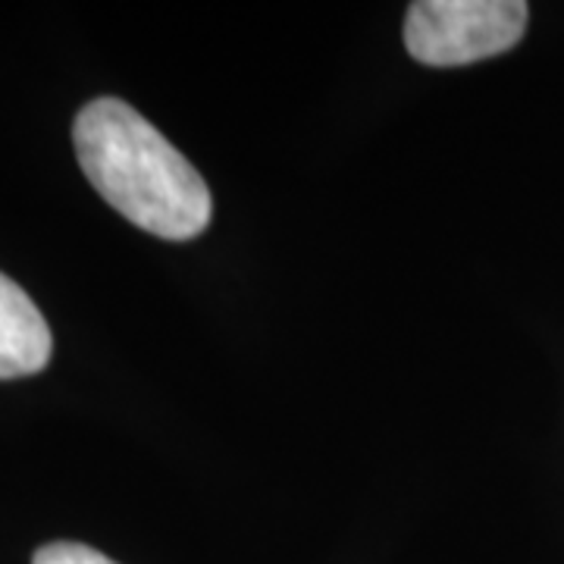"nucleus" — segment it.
I'll return each instance as SVG.
<instances>
[{
  "instance_id": "nucleus-1",
  "label": "nucleus",
  "mask_w": 564,
  "mask_h": 564,
  "mask_svg": "<svg viewBox=\"0 0 564 564\" xmlns=\"http://www.w3.org/2000/svg\"><path fill=\"white\" fill-rule=\"evenodd\" d=\"M73 144L95 192L144 232L185 242L210 226L214 202L202 173L135 107L120 98L82 107Z\"/></svg>"
},
{
  "instance_id": "nucleus-2",
  "label": "nucleus",
  "mask_w": 564,
  "mask_h": 564,
  "mask_svg": "<svg viewBox=\"0 0 564 564\" xmlns=\"http://www.w3.org/2000/svg\"><path fill=\"white\" fill-rule=\"evenodd\" d=\"M524 0H417L404 44L426 66H464L511 51L527 29Z\"/></svg>"
},
{
  "instance_id": "nucleus-3",
  "label": "nucleus",
  "mask_w": 564,
  "mask_h": 564,
  "mask_svg": "<svg viewBox=\"0 0 564 564\" xmlns=\"http://www.w3.org/2000/svg\"><path fill=\"white\" fill-rule=\"evenodd\" d=\"M51 326L39 304L7 273H0V380L39 373L51 361Z\"/></svg>"
},
{
  "instance_id": "nucleus-4",
  "label": "nucleus",
  "mask_w": 564,
  "mask_h": 564,
  "mask_svg": "<svg viewBox=\"0 0 564 564\" xmlns=\"http://www.w3.org/2000/svg\"><path fill=\"white\" fill-rule=\"evenodd\" d=\"M32 564H117L110 562L107 555H101L98 549L82 543H51L41 545L35 552Z\"/></svg>"
}]
</instances>
